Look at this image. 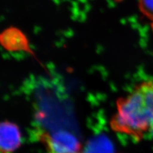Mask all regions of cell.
Segmentation results:
<instances>
[{"label": "cell", "mask_w": 153, "mask_h": 153, "mask_svg": "<svg viewBox=\"0 0 153 153\" xmlns=\"http://www.w3.org/2000/svg\"><path fill=\"white\" fill-rule=\"evenodd\" d=\"M111 121L112 130L139 140L153 129V80L143 81L119 98Z\"/></svg>", "instance_id": "1"}, {"label": "cell", "mask_w": 153, "mask_h": 153, "mask_svg": "<svg viewBox=\"0 0 153 153\" xmlns=\"http://www.w3.org/2000/svg\"><path fill=\"white\" fill-rule=\"evenodd\" d=\"M41 137L51 153H78L80 149L77 138L66 131L44 133Z\"/></svg>", "instance_id": "2"}, {"label": "cell", "mask_w": 153, "mask_h": 153, "mask_svg": "<svg viewBox=\"0 0 153 153\" xmlns=\"http://www.w3.org/2000/svg\"><path fill=\"white\" fill-rule=\"evenodd\" d=\"M21 133L19 128L12 122L4 121L1 124L0 146L2 153H11L20 146Z\"/></svg>", "instance_id": "3"}, {"label": "cell", "mask_w": 153, "mask_h": 153, "mask_svg": "<svg viewBox=\"0 0 153 153\" xmlns=\"http://www.w3.org/2000/svg\"><path fill=\"white\" fill-rule=\"evenodd\" d=\"M84 153H114V148L108 138L102 135L91 140L85 146Z\"/></svg>", "instance_id": "4"}, {"label": "cell", "mask_w": 153, "mask_h": 153, "mask_svg": "<svg viewBox=\"0 0 153 153\" xmlns=\"http://www.w3.org/2000/svg\"><path fill=\"white\" fill-rule=\"evenodd\" d=\"M4 41L5 46L10 47V49L13 48L17 49L18 47L23 46V44L25 43V38L22 34V33L16 29H10L4 32Z\"/></svg>", "instance_id": "5"}, {"label": "cell", "mask_w": 153, "mask_h": 153, "mask_svg": "<svg viewBox=\"0 0 153 153\" xmlns=\"http://www.w3.org/2000/svg\"><path fill=\"white\" fill-rule=\"evenodd\" d=\"M138 7L153 28V0H138Z\"/></svg>", "instance_id": "6"}, {"label": "cell", "mask_w": 153, "mask_h": 153, "mask_svg": "<svg viewBox=\"0 0 153 153\" xmlns=\"http://www.w3.org/2000/svg\"><path fill=\"white\" fill-rule=\"evenodd\" d=\"M78 153H79V152H78Z\"/></svg>", "instance_id": "7"}]
</instances>
